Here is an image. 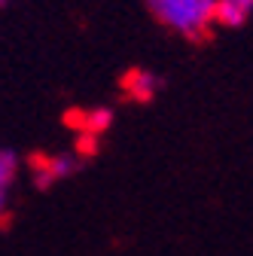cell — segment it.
I'll list each match as a JSON object with an SVG mask.
<instances>
[{"instance_id":"1","label":"cell","mask_w":253,"mask_h":256,"mask_svg":"<svg viewBox=\"0 0 253 256\" xmlns=\"http://www.w3.org/2000/svg\"><path fill=\"white\" fill-rule=\"evenodd\" d=\"M214 6L216 0H146L150 16L189 43H202L210 37Z\"/></svg>"},{"instance_id":"2","label":"cell","mask_w":253,"mask_h":256,"mask_svg":"<svg viewBox=\"0 0 253 256\" xmlns=\"http://www.w3.org/2000/svg\"><path fill=\"white\" fill-rule=\"evenodd\" d=\"M82 168V158L76 152H55V156H37L30 162V171H34V186L37 189H52L55 183L74 177Z\"/></svg>"},{"instance_id":"3","label":"cell","mask_w":253,"mask_h":256,"mask_svg":"<svg viewBox=\"0 0 253 256\" xmlns=\"http://www.w3.org/2000/svg\"><path fill=\"white\" fill-rule=\"evenodd\" d=\"M119 88L128 94L132 101L138 104H150L159 98V92L165 88V76L156 74V70H146V68H132L125 70L122 80H119Z\"/></svg>"},{"instance_id":"4","label":"cell","mask_w":253,"mask_h":256,"mask_svg":"<svg viewBox=\"0 0 253 256\" xmlns=\"http://www.w3.org/2000/svg\"><path fill=\"white\" fill-rule=\"evenodd\" d=\"M253 16V0H216L214 6V24L223 28H241Z\"/></svg>"},{"instance_id":"5","label":"cell","mask_w":253,"mask_h":256,"mask_svg":"<svg viewBox=\"0 0 253 256\" xmlns=\"http://www.w3.org/2000/svg\"><path fill=\"white\" fill-rule=\"evenodd\" d=\"M18 177V152L0 146V216L6 214V202H10V189Z\"/></svg>"},{"instance_id":"6","label":"cell","mask_w":253,"mask_h":256,"mask_svg":"<svg viewBox=\"0 0 253 256\" xmlns=\"http://www.w3.org/2000/svg\"><path fill=\"white\" fill-rule=\"evenodd\" d=\"M110 125H113V110L110 107L82 110V116H80V132H86V134H98L101 138Z\"/></svg>"},{"instance_id":"7","label":"cell","mask_w":253,"mask_h":256,"mask_svg":"<svg viewBox=\"0 0 253 256\" xmlns=\"http://www.w3.org/2000/svg\"><path fill=\"white\" fill-rule=\"evenodd\" d=\"M98 134H86V132H80L76 134V156L80 158H88V156H94L98 152Z\"/></svg>"},{"instance_id":"8","label":"cell","mask_w":253,"mask_h":256,"mask_svg":"<svg viewBox=\"0 0 253 256\" xmlns=\"http://www.w3.org/2000/svg\"><path fill=\"white\" fill-rule=\"evenodd\" d=\"M6 4H10V0H0V6H6Z\"/></svg>"}]
</instances>
